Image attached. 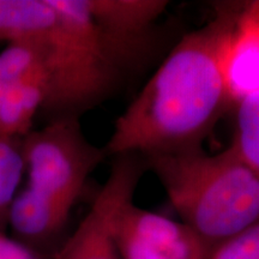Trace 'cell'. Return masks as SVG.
Returning <instances> with one entry per match:
<instances>
[{
	"label": "cell",
	"mask_w": 259,
	"mask_h": 259,
	"mask_svg": "<svg viewBox=\"0 0 259 259\" xmlns=\"http://www.w3.org/2000/svg\"><path fill=\"white\" fill-rule=\"evenodd\" d=\"M242 5L223 4L215 18L178 42L115 120L107 155L167 153L200 145L229 103L220 51Z\"/></svg>",
	"instance_id": "cell-1"
},
{
	"label": "cell",
	"mask_w": 259,
	"mask_h": 259,
	"mask_svg": "<svg viewBox=\"0 0 259 259\" xmlns=\"http://www.w3.org/2000/svg\"><path fill=\"white\" fill-rule=\"evenodd\" d=\"M0 41L36 54L47 78L42 109L53 119L79 116L114 85L119 65L83 0H0Z\"/></svg>",
	"instance_id": "cell-2"
},
{
	"label": "cell",
	"mask_w": 259,
	"mask_h": 259,
	"mask_svg": "<svg viewBox=\"0 0 259 259\" xmlns=\"http://www.w3.org/2000/svg\"><path fill=\"white\" fill-rule=\"evenodd\" d=\"M145 157L181 222L212 247L259 221V173L233 144L218 154L197 145Z\"/></svg>",
	"instance_id": "cell-3"
},
{
	"label": "cell",
	"mask_w": 259,
	"mask_h": 259,
	"mask_svg": "<svg viewBox=\"0 0 259 259\" xmlns=\"http://www.w3.org/2000/svg\"><path fill=\"white\" fill-rule=\"evenodd\" d=\"M28 189L69 213L90 174L107 156L105 148L90 143L78 116L52 119L22 138Z\"/></svg>",
	"instance_id": "cell-4"
},
{
	"label": "cell",
	"mask_w": 259,
	"mask_h": 259,
	"mask_svg": "<svg viewBox=\"0 0 259 259\" xmlns=\"http://www.w3.org/2000/svg\"><path fill=\"white\" fill-rule=\"evenodd\" d=\"M143 168L137 155L118 156L89 211L54 259H119L118 222L125 206L134 202Z\"/></svg>",
	"instance_id": "cell-5"
},
{
	"label": "cell",
	"mask_w": 259,
	"mask_h": 259,
	"mask_svg": "<svg viewBox=\"0 0 259 259\" xmlns=\"http://www.w3.org/2000/svg\"><path fill=\"white\" fill-rule=\"evenodd\" d=\"M121 259H209L212 246L184 222L128 203L116 228Z\"/></svg>",
	"instance_id": "cell-6"
},
{
	"label": "cell",
	"mask_w": 259,
	"mask_h": 259,
	"mask_svg": "<svg viewBox=\"0 0 259 259\" xmlns=\"http://www.w3.org/2000/svg\"><path fill=\"white\" fill-rule=\"evenodd\" d=\"M107 50L119 65L164 9V0H83Z\"/></svg>",
	"instance_id": "cell-7"
},
{
	"label": "cell",
	"mask_w": 259,
	"mask_h": 259,
	"mask_svg": "<svg viewBox=\"0 0 259 259\" xmlns=\"http://www.w3.org/2000/svg\"><path fill=\"white\" fill-rule=\"evenodd\" d=\"M220 69L229 103L259 94V24L246 14L245 4L223 40Z\"/></svg>",
	"instance_id": "cell-8"
},
{
	"label": "cell",
	"mask_w": 259,
	"mask_h": 259,
	"mask_svg": "<svg viewBox=\"0 0 259 259\" xmlns=\"http://www.w3.org/2000/svg\"><path fill=\"white\" fill-rule=\"evenodd\" d=\"M67 219L69 213L27 187L12 202L9 227L22 240L40 242L60 232Z\"/></svg>",
	"instance_id": "cell-9"
},
{
	"label": "cell",
	"mask_w": 259,
	"mask_h": 259,
	"mask_svg": "<svg viewBox=\"0 0 259 259\" xmlns=\"http://www.w3.org/2000/svg\"><path fill=\"white\" fill-rule=\"evenodd\" d=\"M46 84L30 79L11 84L0 108V136L24 138L31 131L35 115L44 107Z\"/></svg>",
	"instance_id": "cell-10"
},
{
	"label": "cell",
	"mask_w": 259,
	"mask_h": 259,
	"mask_svg": "<svg viewBox=\"0 0 259 259\" xmlns=\"http://www.w3.org/2000/svg\"><path fill=\"white\" fill-rule=\"evenodd\" d=\"M24 170L22 138L0 136V233L9 227L10 209Z\"/></svg>",
	"instance_id": "cell-11"
},
{
	"label": "cell",
	"mask_w": 259,
	"mask_h": 259,
	"mask_svg": "<svg viewBox=\"0 0 259 259\" xmlns=\"http://www.w3.org/2000/svg\"><path fill=\"white\" fill-rule=\"evenodd\" d=\"M232 144L259 173V94L236 105V131Z\"/></svg>",
	"instance_id": "cell-12"
},
{
	"label": "cell",
	"mask_w": 259,
	"mask_h": 259,
	"mask_svg": "<svg viewBox=\"0 0 259 259\" xmlns=\"http://www.w3.org/2000/svg\"><path fill=\"white\" fill-rule=\"evenodd\" d=\"M30 79L45 82L47 93V78L36 54L27 45L9 42L5 50L0 52V80L11 85Z\"/></svg>",
	"instance_id": "cell-13"
},
{
	"label": "cell",
	"mask_w": 259,
	"mask_h": 259,
	"mask_svg": "<svg viewBox=\"0 0 259 259\" xmlns=\"http://www.w3.org/2000/svg\"><path fill=\"white\" fill-rule=\"evenodd\" d=\"M209 259H259V221L216 245Z\"/></svg>",
	"instance_id": "cell-14"
},
{
	"label": "cell",
	"mask_w": 259,
	"mask_h": 259,
	"mask_svg": "<svg viewBox=\"0 0 259 259\" xmlns=\"http://www.w3.org/2000/svg\"><path fill=\"white\" fill-rule=\"evenodd\" d=\"M0 259H42L24 242L0 233Z\"/></svg>",
	"instance_id": "cell-15"
},
{
	"label": "cell",
	"mask_w": 259,
	"mask_h": 259,
	"mask_svg": "<svg viewBox=\"0 0 259 259\" xmlns=\"http://www.w3.org/2000/svg\"><path fill=\"white\" fill-rule=\"evenodd\" d=\"M245 10L246 14L259 24V0H257V2L245 3Z\"/></svg>",
	"instance_id": "cell-16"
},
{
	"label": "cell",
	"mask_w": 259,
	"mask_h": 259,
	"mask_svg": "<svg viewBox=\"0 0 259 259\" xmlns=\"http://www.w3.org/2000/svg\"><path fill=\"white\" fill-rule=\"evenodd\" d=\"M9 88H10V84L4 83L0 80V108H2L3 102H4V100L6 97V94H8V92H9Z\"/></svg>",
	"instance_id": "cell-17"
}]
</instances>
